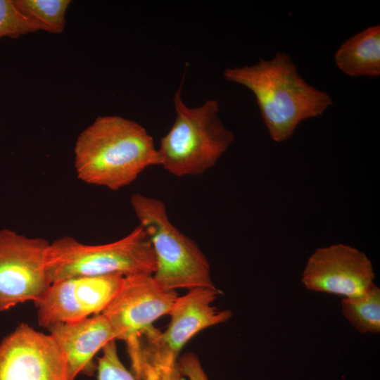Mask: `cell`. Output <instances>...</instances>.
<instances>
[{"label": "cell", "mask_w": 380, "mask_h": 380, "mask_svg": "<svg viewBox=\"0 0 380 380\" xmlns=\"http://www.w3.org/2000/svg\"><path fill=\"white\" fill-rule=\"evenodd\" d=\"M229 82L248 89L255 96L271 138L276 142L291 138L305 120L322 115L332 104L325 91L308 84L286 53L254 65L227 68Z\"/></svg>", "instance_id": "obj_1"}, {"label": "cell", "mask_w": 380, "mask_h": 380, "mask_svg": "<svg viewBox=\"0 0 380 380\" xmlns=\"http://www.w3.org/2000/svg\"><path fill=\"white\" fill-rule=\"evenodd\" d=\"M75 167L79 179L118 190L146 168L159 165L153 137L134 120L103 115L83 130L75 143Z\"/></svg>", "instance_id": "obj_2"}, {"label": "cell", "mask_w": 380, "mask_h": 380, "mask_svg": "<svg viewBox=\"0 0 380 380\" xmlns=\"http://www.w3.org/2000/svg\"><path fill=\"white\" fill-rule=\"evenodd\" d=\"M218 293L216 288L188 291L175 300L163 332L152 325L125 341L130 372L136 379L170 380L178 369L179 354L189 341L202 330L231 317L230 310L212 305Z\"/></svg>", "instance_id": "obj_3"}, {"label": "cell", "mask_w": 380, "mask_h": 380, "mask_svg": "<svg viewBox=\"0 0 380 380\" xmlns=\"http://www.w3.org/2000/svg\"><path fill=\"white\" fill-rule=\"evenodd\" d=\"M181 91L182 86L174 94L175 122L157 148L159 165L176 177L201 175L217 163L234 135L222 122L217 101L190 108Z\"/></svg>", "instance_id": "obj_4"}, {"label": "cell", "mask_w": 380, "mask_h": 380, "mask_svg": "<svg viewBox=\"0 0 380 380\" xmlns=\"http://www.w3.org/2000/svg\"><path fill=\"white\" fill-rule=\"evenodd\" d=\"M130 203L152 245L156 281L164 289L175 291L215 288L207 258L194 241L171 222L165 203L141 194H132Z\"/></svg>", "instance_id": "obj_5"}, {"label": "cell", "mask_w": 380, "mask_h": 380, "mask_svg": "<svg viewBox=\"0 0 380 380\" xmlns=\"http://www.w3.org/2000/svg\"><path fill=\"white\" fill-rule=\"evenodd\" d=\"M155 255L150 239L139 224L113 242L89 245L70 236L50 243L47 272L51 284L75 277L150 274L155 270Z\"/></svg>", "instance_id": "obj_6"}, {"label": "cell", "mask_w": 380, "mask_h": 380, "mask_svg": "<svg viewBox=\"0 0 380 380\" xmlns=\"http://www.w3.org/2000/svg\"><path fill=\"white\" fill-rule=\"evenodd\" d=\"M50 243L0 229V312L39 300L49 288L47 255Z\"/></svg>", "instance_id": "obj_7"}, {"label": "cell", "mask_w": 380, "mask_h": 380, "mask_svg": "<svg viewBox=\"0 0 380 380\" xmlns=\"http://www.w3.org/2000/svg\"><path fill=\"white\" fill-rule=\"evenodd\" d=\"M123 279L120 274L75 277L52 283L34 302L38 324L48 328L102 313L117 294Z\"/></svg>", "instance_id": "obj_8"}, {"label": "cell", "mask_w": 380, "mask_h": 380, "mask_svg": "<svg viewBox=\"0 0 380 380\" xmlns=\"http://www.w3.org/2000/svg\"><path fill=\"white\" fill-rule=\"evenodd\" d=\"M0 380H68L65 355L49 334L22 323L0 343Z\"/></svg>", "instance_id": "obj_9"}, {"label": "cell", "mask_w": 380, "mask_h": 380, "mask_svg": "<svg viewBox=\"0 0 380 380\" xmlns=\"http://www.w3.org/2000/svg\"><path fill=\"white\" fill-rule=\"evenodd\" d=\"M375 274L366 254L338 243L317 248L308 258L301 282L310 291L353 297L374 283Z\"/></svg>", "instance_id": "obj_10"}, {"label": "cell", "mask_w": 380, "mask_h": 380, "mask_svg": "<svg viewBox=\"0 0 380 380\" xmlns=\"http://www.w3.org/2000/svg\"><path fill=\"white\" fill-rule=\"evenodd\" d=\"M177 296L176 291L162 287L153 274L127 276L102 314L113 328L117 340L125 341L168 315Z\"/></svg>", "instance_id": "obj_11"}, {"label": "cell", "mask_w": 380, "mask_h": 380, "mask_svg": "<svg viewBox=\"0 0 380 380\" xmlns=\"http://www.w3.org/2000/svg\"><path fill=\"white\" fill-rule=\"evenodd\" d=\"M47 329L65 355L68 380L91 372L95 355L108 342L117 340L113 328L102 313L76 322L56 323Z\"/></svg>", "instance_id": "obj_12"}, {"label": "cell", "mask_w": 380, "mask_h": 380, "mask_svg": "<svg viewBox=\"0 0 380 380\" xmlns=\"http://www.w3.org/2000/svg\"><path fill=\"white\" fill-rule=\"evenodd\" d=\"M337 67L351 77L380 75V26L369 27L346 40L334 56Z\"/></svg>", "instance_id": "obj_13"}, {"label": "cell", "mask_w": 380, "mask_h": 380, "mask_svg": "<svg viewBox=\"0 0 380 380\" xmlns=\"http://www.w3.org/2000/svg\"><path fill=\"white\" fill-rule=\"evenodd\" d=\"M343 316L362 334L380 332V289L373 284L362 294L341 300Z\"/></svg>", "instance_id": "obj_14"}, {"label": "cell", "mask_w": 380, "mask_h": 380, "mask_svg": "<svg viewBox=\"0 0 380 380\" xmlns=\"http://www.w3.org/2000/svg\"><path fill=\"white\" fill-rule=\"evenodd\" d=\"M18 10L39 25L42 30L61 33L65 28V15L69 0H13Z\"/></svg>", "instance_id": "obj_15"}, {"label": "cell", "mask_w": 380, "mask_h": 380, "mask_svg": "<svg viewBox=\"0 0 380 380\" xmlns=\"http://www.w3.org/2000/svg\"><path fill=\"white\" fill-rule=\"evenodd\" d=\"M97 370L99 380H137L120 361L115 340L108 342L102 348V355L98 360ZM170 380H186L179 366Z\"/></svg>", "instance_id": "obj_16"}, {"label": "cell", "mask_w": 380, "mask_h": 380, "mask_svg": "<svg viewBox=\"0 0 380 380\" xmlns=\"http://www.w3.org/2000/svg\"><path fill=\"white\" fill-rule=\"evenodd\" d=\"M39 30L41 26L22 14L13 0H0V38H15Z\"/></svg>", "instance_id": "obj_17"}, {"label": "cell", "mask_w": 380, "mask_h": 380, "mask_svg": "<svg viewBox=\"0 0 380 380\" xmlns=\"http://www.w3.org/2000/svg\"><path fill=\"white\" fill-rule=\"evenodd\" d=\"M178 366L189 380H208L198 357L192 353L183 355L178 360Z\"/></svg>", "instance_id": "obj_18"}]
</instances>
